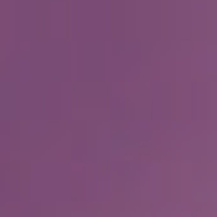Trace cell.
Returning <instances> with one entry per match:
<instances>
[{"mask_svg":"<svg viewBox=\"0 0 217 217\" xmlns=\"http://www.w3.org/2000/svg\"><path fill=\"white\" fill-rule=\"evenodd\" d=\"M59 158H61V156H59ZM59 158H54V161H59ZM54 161H49V164H54ZM49 164H43V166H49ZM39 169H41V166H39ZM31 171H36V169H31ZM31 171H26V174H31ZM26 174H23V176H26ZM16 179H18V176H16ZM10 182H13V179H10Z\"/></svg>","mask_w":217,"mask_h":217,"instance_id":"1","label":"cell"}]
</instances>
